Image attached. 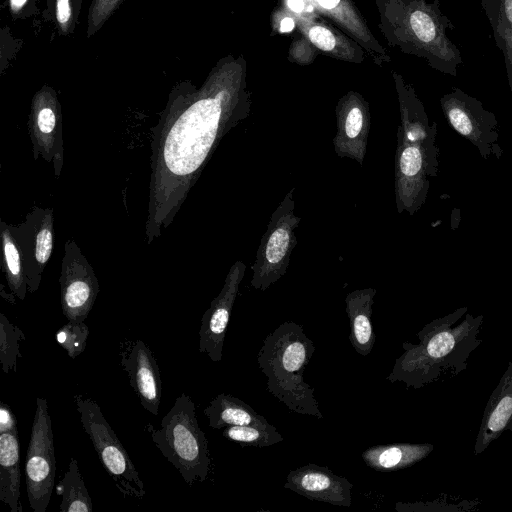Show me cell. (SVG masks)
Masks as SVG:
<instances>
[{
  "mask_svg": "<svg viewBox=\"0 0 512 512\" xmlns=\"http://www.w3.org/2000/svg\"><path fill=\"white\" fill-rule=\"evenodd\" d=\"M61 496V512H91L92 501L85 486L77 460L70 458L68 469L56 487Z\"/></svg>",
  "mask_w": 512,
  "mask_h": 512,
  "instance_id": "24",
  "label": "cell"
},
{
  "mask_svg": "<svg viewBox=\"0 0 512 512\" xmlns=\"http://www.w3.org/2000/svg\"><path fill=\"white\" fill-rule=\"evenodd\" d=\"M284 487L313 501L351 506L353 484L325 466L308 463L291 470Z\"/></svg>",
  "mask_w": 512,
  "mask_h": 512,
  "instance_id": "14",
  "label": "cell"
},
{
  "mask_svg": "<svg viewBox=\"0 0 512 512\" xmlns=\"http://www.w3.org/2000/svg\"><path fill=\"white\" fill-rule=\"evenodd\" d=\"M208 425L213 429L228 426L249 425L272 428L265 417L258 414L250 405L227 393H220L204 409Z\"/></svg>",
  "mask_w": 512,
  "mask_h": 512,
  "instance_id": "21",
  "label": "cell"
},
{
  "mask_svg": "<svg viewBox=\"0 0 512 512\" xmlns=\"http://www.w3.org/2000/svg\"><path fill=\"white\" fill-rule=\"evenodd\" d=\"M54 218L50 208L34 207L26 219L11 230L22 254L28 291L38 290L42 272L53 250Z\"/></svg>",
  "mask_w": 512,
  "mask_h": 512,
  "instance_id": "11",
  "label": "cell"
},
{
  "mask_svg": "<svg viewBox=\"0 0 512 512\" xmlns=\"http://www.w3.org/2000/svg\"><path fill=\"white\" fill-rule=\"evenodd\" d=\"M512 431V359L486 403L473 455L482 454L504 432Z\"/></svg>",
  "mask_w": 512,
  "mask_h": 512,
  "instance_id": "16",
  "label": "cell"
},
{
  "mask_svg": "<svg viewBox=\"0 0 512 512\" xmlns=\"http://www.w3.org/2000/svg\"><path fill=\"white\" fill-rule=\"evenodd\" d=\"M222 435L233 442L251 447H268L284 440L275 426L260 428L249 425L228 426L223 428Z\"/></svg>",
  "mask_w": 512,
  "mask_h": 512,
  "instance_id": "25",
  "label": "cell"
},
{
  "mask_svg": "<svg viewBox=\"0 0 512 512\" xmlns=\"http://www.w3.org/2000/svg\"><path fill=\"white\" fill-rule=\"evenodd\" d=\"M89 328L83 322H67L56 333L57 343L72 359L80 355L87 346Z\"/></svg>",
  "mask_w": 512,
  "mask_h": 512,
  "instance_id": "27",
  "label": "cell"
},
{
  "mask_svg": "<svg viewBox=\"0 0 512 512\" xmlns=\"http://www.w3.org/2000/svg\"><path fill=\"white\" fill-rule=\"evenodd\" d=\"M434 450L430 443H394L376 445L362 453L368 467L378 472H392L411 467Z\"/></svg>",
  "mask_w": 512,
  "mask_h": 512,
  "instance_id": "20",
  "label": "cell"
},
{
  "mask_svg": "<svg viewBox=\"0 0 512 512\" xmlns=\"http://www.w3.org/2000/svg\"><path fill=\"white\" fill-rule=\"evenodd\" d=\"M1 245L3 269L8 288L20 300H24L28 290L22 254L15 240L11 225L1 222Z\"/></svg>",
  "mask_w": 512,
  "mask_h": 512,
  "instance_id": "23",
  "label": "cell"
},
{
  "mask_svg": "<svg viewBox=\"0 0 512 512\" xmlns=\"http://www.w3.org/2000/svg\"><path fill=\"white\" fill-rule=\"evenodd\" d=\"M71 17L70 0H56V19L63 32L67 31Z\"/></svg>",
  "mask_w": 512,
  "mask_h": 512,
  "instance_id": "30",
  "label": "cell"
},
{
  "mask_svg": "<svg viewBox=\"0 0 512 512\" xmlns=\"http://www.w3.org/2000/svg\"><path fill=\"white\" fill-rule=\"evenodd\" d=\"M294 20L290 17H285L281 20L280 23V31L281 32H290L294 28Z\"/></svg>",
  "mask_w": 512,
  "mask_h": 512,
  "instance_id": "32",
  "label": "cell"
},
{
  "mask_svg": "<svg viewBox=\"0 0 512 512\" xmlns=\"http://www.w3.org/2000/svg\"><path fill=\"white\" fill-rule=\"evenodd\" d=\"M483 322L482 314L474 316L467 307L432 320L417 333L418 343L402 344L404 352L386 379L420 389L457 376L482 343Z\"/></svg>",
  "mask_w": 512,
  "mask_h": 512,
  "instance_id": "2",
  "label": "cell"
},
{
  "mask_svg": "<svg viewBox=\"0 0 512 512\" xmlns=\"http://www.w3.org/2000/svg\"><path fill=\"white\" fill-rule=\"evenodd\" d=\"M245 271L246 265L240 260L231 266L220 293L203 314L199 329V351L213 362L222 359L227 327Z\"/></svg>",
  "mask_w": 512,
  "mask_h": 512,
  "instance_id": "13",
  "label": "cell"
},
{
  "mask_svg": "<svg viewBox=\"0 0 512 512\" xmlns=\"http://www.w3.org/2000/svg\"><path fill=\"white\" fill-rule=\"evenodd\" d=\"M56 456L47 400L38 397L25 459V482L30 508L45 512L55 484Z\"/></svg>",
  "mask_w": 512,
  "mask_h": 512,
  "instance_id": "7",
  "label": "cell"
},
{
  "mask_svg": "<svg viewBox=\"0 0 512 512\" xmlns=\"http://www.w3.org/2000/svg\"><path fill=\"white\" fill-rule=\"evenodd\" d=\"M311 42L324 51H331L336 44V40L331 31L322 26H312L308 31Z\"/></svg>",
  "mask_w": 512,
  "mask_h": 512,
  "instance_id": "29",
  "label": "cell"
},
{
  "mask_svg": "<svg viewBox=\"0 0 512 512\" xmlns=\"http://www.w3.org/2000/svg\"><path fill=\"white\" fill-rule=\"evenodd\" d=\"M439 156L422 142L409 139L397 131L395 154V199L398 213L414 215L425 203L428 177L439 172Z\"/></svg>",
  "mask_w": 512,
  "mask_h": 512,
  "instance_id": "8",
  "label": "cell"
},
{
  "mask_svg": "<svg viewBox=\"0 0 512 512\" xmlns=\"http://www.w3.org/2000/svg\"><path fill=\"white\" fill-rule=\"evenodd\" d=\"M20 447L17 427L0 431V500L11 512H21Z\"/></svg>",
  "mask_w": 512,
  "mask_h": 512,
  "instance_id": "19",
  "label": "cell"
},
{
  "mask_svg": "<svg viewBox=\"0 0 512 512\" xmlns=\"http://www.w3.org/2000/svg\"><path fill=\"white\" fill-rule=\"evenodd\" d=\"M289 8L294 12H300L304 8V0H288Z\"/></svg>",
  "mask_w": 512,
  "mask_h": 512,
  "instance_id": "33",
  "label": "cell"
},
{
  "mask_svg": "<svg viewBox=\"0 0 512 512\" xmlns=\"http://www.w3.org/2000/svg\"><path fill=\"white\" fill-rule=\"evenodd\" d=\"M151 439L189 486L207 479L211 464L208 441L189 395L182 393L176 398L160 428L151 430Z\"/></svg>",
  "mask_w": 512,
  "mask_h": 512,
  "instance_id": "4",
  "label": "cell"
},
{
  "mask_svg": "<svg viewBox=\"0 0 512 512\" xmlns=\"http://www.w3.org/2000/svg\"><path fill=\"white\" fill-rule=\"evenodd\" d=\"M27 0H10V7L13 12H18L26 3Z\"/></svg>",
  "mask_w": 512,
  "mask_h": 512,
  "instance_id": "35",
  "label": "cell"
},
{
  "mask_svg": "<svg viewBox=\"0 0 512 512\" xmlns=\"http://www.w3.org/2000/svg\"><path fill=\"white\" fill-rule=\"evenodd\" d=\"M60 298L69 322H83L94 306L99 284L88 260L73 240H67L60 275Z\"/></svg>",
  "mask_w": 512,
  "mask_h": 512,
  "instance_id": "10",
  "label": "cell"
},
{
  "mask_svg": "<svg viewBox=\"0 0 512 512\" xmlns=\"http://www.w3.org/2000/svg\"><path fill=\"white\" fill-rule=\"evenodd\" d=\"M243 117L226 88L193 94L167 110L152 143L149 242L170 224L221 139Z\"/></svg>",
  "mask_w": 512,
  "mask_h": 512,
  "instance_id": "1",
  "label": "cell"
},
{
  "mask_svg": "<svg viewBox=\"0 0 512 512\" xmlns=\"http://www.w3.org/2000/svg\"><path fill=\"white\" fill-rule=\"evenodd\" d=\"M121 0H92L88 14V34L96 32L117 8Z\"/></svg>",
  "mask_w": 512,
  "mask_h": 512,
  "instance_id": "28",
  "label": "cell"
},
{
  "mask_svg": "<svg viewBox=\"0 0 512 512\" xmlns=\"http://www.w3.org/2000/svg\"><path fill=\"white\" fill-rule=\"evenodd\" d=\"M25 339V334L12 324L3 314H0V363L4 373L16 371L18 358L22 357L19 342Z\"/></svg>",
  "mask_w": 512,
  "mask_h": 512,
  "instance_id": "26",
  "label": "cell"
},
{
  "mask_svg": "<svg viewBox=\"0 0 512 512\" xmlns=\"http://www.w3.org/2000/svg\"><path fill=\"white\" fill-rule=\"evenodd\" d=\"M17 427V420L10 407L1 403L0 405V431Z\"/></svg>",
  "mask_w": 512,
  "mask_h": 512,
  "instance_id": "31",
  "label": "cell"
},
{
  "mask_svg": "<svg viewBox=\"0 0 512 512\" xmlns=\"http://www.w3.org/2000/svg\"><path fill=\"white\" fill-rule=\"evenodd\" d=\"M294 210V189H291L272 213L251 265L250 283L256 290H267L287 271L297 243L295 230L301 221Z\"/></svg>",
  "mask_w": 512,
  "mask_h": 512,
  "instance_id": "6",
  "label": "cell"
},
{
  "mask_svg": "<svg viewBox=\"0 0 512 512\" xmlns=\"http://www.w3.org/2000/svg\"><path fill=\"white\" fill-rule=\"evenodd\" d=\"M370 121L366 111L354 104L338 114L337 131L333 138V146L339 157H346L363 164L366 154Z\"/></svg>",
  "mask_w": 512,
  "mask_h": 512,
  "instance_id": "17",
  "label": "cell"
},
{
  "mask_svg": "<svg viewBox=\"0 0 512 512\" xmlns=\"http://www.w3.org/2000/svg\"><path fill=\"white\" fill-rule=\"evenodd\" d=\"M376 292L375 288L357 289L347 294L345 298L350 324L349 341L361 356L370 354L375 343L372 306Z\"/></svg>",
  "mask_w": 512,
  "mask_h": 512,
  "instance_id": "18",
  "label": "cell"
},
{
  "mask_svg": "<svg viewBox=\"0 0 512 512\" xmlns=\"http://www.w3.org/2000/svg\"><path fill=\"white\" fill-rule=\"evenodd\" d=\"M29 131L34 158L39 156L54 164L58 177L63 167V137L60 107L54 91L43 88L36 93L31 106Z\"/></svg>",
  "mask_w": 512,
  "mask_h": 512,
  "instance_id": "12",
  "label": "cell"
},
{
  "mask_svg": "<svg viewBox=\"0 0 512 512\" xmlns=\"http://www.w3.org/2000/svg\"><path fill=\"white\" fill-rule=\"evenodd\" d=\"M121 367L142 407L157 416L162 394L159 366L151 349L142 340L130 342L121 353Z\"/></svg>",
  "mask_w": 512,
  "mask_h": 512,
  "instance_id": "15",
  "label": "cell"
},
{
  "mask_svg": "<svg viewBox=\"0 0 512 512\" xmlns=\"http://www.w3.org/2000/svg\"><path fill=\"white\" fill-rule=\"evenodd\" d=\"M314 352L315 345L303 326L286 321L266 336L257 361L268 392L292 412L323 419L315 390L303 377Z\"/></svg>",
  "mask_w": 512,
  "mask_h": 512,
  "instance_id": "3",
  "label": "cell"
},
{
  "mask_svg": "<svg viewBox=\"0 0 512 512\" xmlns=\"http://www.w3.org/2000/svg\"><path fill=\"white\" fill-rule=\"evenodd\" d=\"M317 1L322 7L326 8V9H332V8L336 7L340 2V0H317Z\"/></svg>",
  "mask_w": 512,
  "mask_h": 512,
  "instance_id": "34",
  "label": "cell"
},
{
  "mask_svg": "<svg viewBox=\"0 0 512 512\" xmlns=\"http://www.w3.org/2000/svg\"><path fill=\"white\" fill-rule=\"evenodd\" d=\"M75 404L82 427L118 490L126 497L143 499L146 494L144 483L99 405L81 395L75 396Z\"/></svg>",
  "mask_w": 512,
  "mask_h": 512,
  "instance_id": "5",
  "label": "cell"
},
{
  "mask_svg": "<svg viewBox=\"0 0 512 512\" xmlns=\"http://www.w3.org/2000/svg\"><path fill=\"white\" fill-rule=\"evenodd\" d=\"M492 28L495 44L502 52L512 91V0H480Z\"/></svg>",
  "mask_w": 512,
  "mask_h": 512,
  "instance_id": "22",
  "label": "cell"
},
{
  "mask_svg": "<svg viewBox=\"0 0 512 512\" xmlns=\"http://www.w3.org/2000/svg\"><path fill=\"white\" fill-rule=\"evenodd\" d=\"M440 105L448 124L471 142L482 158L501 159L504 150L499 142L498 120L480 100L454 88L442 96Z\"/></svg>",
  "mask_w": 512,
  "mask_h": 512,
  "instance_id": "9",
  "label": "cell"
}]
</instances>
